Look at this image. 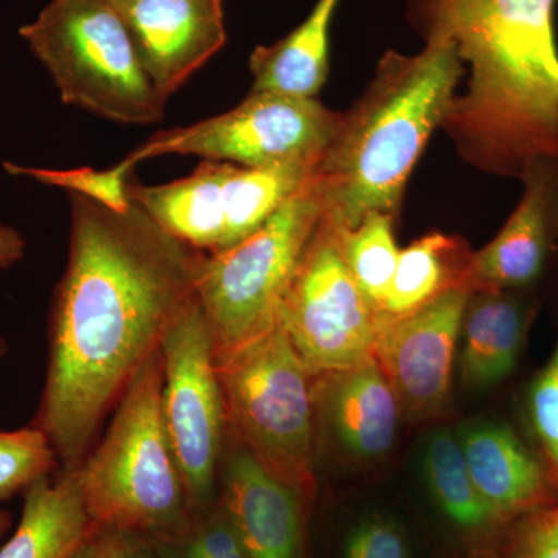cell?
I'll list each match as a JSON object with an SVG mask.
<instances>
[{
    "label": "cell",
    "mask_w": 558,
    "mask_h": 558,
    "mask_svg": "<svg viewBox=\"0 0 558 558\" xmlns=\"http://www.w3.org/2000/svg\"><path fill=\"white\" fill-rule=\"evenodd\" d=\"M340 0H318L295 31L250 57L252 92L317 98L329 75V31Z\"/></svg>",
    "instance_id": "cell-20"
},
{
    "label": "cell",
    "mask_w": 558,
    "mask_h": 558,
    "mask_svg": "<svg viewBox=\"0 0 558 558\" xmlns=\"http://www.w3.org/2000/svg\"><path fill=\"white\" fill-rule=\"evenodd\" d=\"M322 207L312 179L259 230L233 247L205 255L196 296L215 341L216 359L278 323V311Z\"/></svg>",
    "instance_id": "cell-7"
},
{
    "label": "cell",
    "mask_w": 558,
    "mask_h": 558,
    "mask_svg": "<svg viewBox=\"0 0 558 558\" xmlns=\"http://www.w3.org/2000/svg\"><path fill=\"white\" fill-rule=\"evenodd\" d=\"M11 524V515L7 510L0 509V537L9 531Z\"/></svg>",
    "instance_id": "cell-33"
},
{
    "label": "cell",
    "mask_w": 558,
    "mask_h": 558,
    "mask_svg": "<svg viewBox=\"0 0 558 558\" xmlns=\"http://www.w3.org/2000/svg\"><path fill=\"white\" fill-rule=\"evenodd\" d=\"M384 322V312L349 274L336 234L319 219L278 311L293 348L317 376L340 373L374 359Z\"/></svg>",
    "instance_id": "cell-11"
},
{
    "label": "cell",
    "mask_w": 558,
    "mask_h": 558,
    "mask_svg": "<svg viewBox=\"0 0 558 558\" xmlns=\"http://www.w3.org/2000/svg\"><path fill=\"white\" fill-rule=\"evenodd\" d=\"M109 2H110V0H109Z\"/></svg>",
    "instance_id": "cell-35"
},
{
    "label": "cell",
    "mask_w": 558,
    "mask_h": 558,
    "mask_svg": "<svg viewBox=\"0 0 558 558\" xmlns=\"http://www.w3.org/2000/svg\"><path fill=\"white\" fill-rule=\"evenodd\" d=\"M520 182L523 194L505 227L486 247L473 252L470 293L523 292L545 270L550 247L558 238V163L535 165Z\"/></svg>",
    "instance_id": "cell-14"
},
{
    "label": "cell",
    "mask_w": 558,
    "mask_h": 558,
    "mask_svg": "<svg viewBox=\"0 0 558 558\" xmlns=\"http://www.w3.org/2000/svg\"><path fill=\"white\" fill-rule=\"evenodd\" d=\"M343 112L317 98L250 92L236 108L190 126L156 132L128 156L132 163L180 154L247 168L314 170L339 131Z\"/></svg>",
    "instance_id": "cell-8"
},
{
    "label": "cell",
    "mask_w": 558,
    "mask_h": 558,
    "mask_svg": "<svg viewBox=\"0 0 558 558\" xmlns=\"http://www.w3.org/2000/svg\"><path fill=\"white\" fill-rule=\"evenodd\" d=\"M150 543L163 558H250L219 502L178 537Z\"/></svg>",
    "instance_id": "cell-26"
},
{
    "label": "cell",
    "mask_w": 558,
    "mask_h": 558,
    "mask_svg": "<svg viewBox=\"0 0 558 558\" xmlns=\"http://www.w3.org/2000/svg\"><path fill=\"white\" fill-rule=\"evenodd\" d=\"M498 558H558V501L508 524Z\"/></svg>",
    "instance_id": "cell-28"
},
{
    "label": "cell",
    "mask_w": 558,
    "mask_h": 558,
    "mask_svg": "<svg viewBox=\"0 0 558 558\" xmlns=\"http://www.w3.org/2000/svg\"><path fill=\"white\" fill-rule=\"evenodd\" d=\"M205 253L132 202L124 211L70 194L68 266L54 290L49 355L32 424L60 469L78 468L102 424L180 311Z\"/></svg>",
    "instance_id": "cell-1"
},
{
    "label": "cell",
    "mask_w": 558,
    "mask_h": 558,
    "mask_svg": "<svg viewBox=\"0 0 558 558\" xmlns=\"http://www.w3.org/2000/svg\"><path fill=\"white\" fill-rule=\"evenodd\" d=\"M27 242L13 227L0 223V270L10 269L25 256Z\"/></svg>",
    "instance_id": "cell-31"
},
{
    "label": "cell",
    "mask_w": 558,
    "mask_h": 558,
    "mask_svg": "<svg viewBox=\"0 0 558 558\" xmlns=\"http://www.w3.org/2000/svg\"><path fill=\"white\" fill-rule=\"evenodd\" d=\"M472 248L458 234L433 233L400 250L395 278L381 312L407 317L451 290H469Z\"/></svg>",
    "instance_id": "cell-21"
},
{
    "label": "cell",
    "mask_w": 558,
    "mask_h": 558,
    "mask_svg": "<svg viewBox=\"0 0 558 558\" xmlns=\"http://www.w3.org/2000/svg\"><path fill=\"white\" fill-rule=\"evenodd\" d=\"M422 461L429 492L451 523L468 531L498 526L476 492L458 436L449 429L433 433Z\"/></svg>",
    "instance_id": "cell-22"
},
{
    "label": "cell",
    "mask_w": 558,
    "mask_h": 558,
    "mask_svg": "<svg viewBox=\"0 0 558 558\" xmlns=\"http://www.w3.org/2000/svg\"><path fill=\"white\" fill-rule=\"evenodd\" d=\"M465 68L449 43L416 54L387 51L312 175L330 229H355L371 213L398 219L407 182L440 128Z\"/></svg>",
    "instance_id": "cell-3"
},
{
    "label": "cell",
    "mask_w": 558,
    "mask_h": 558,
    "mask_svg": "<svg viewBox=\"0 0 558 558\" xmlns=\"http://www.w3.org/2000/svg\"><path fill=\"white\" fill-rule=\"evenodd\" d=\"M469 299L468 290H451L407 317L385 315L374 360L410 416L432 417L446 409Z\"/></svg>",
    "instance_id": "cell-12"
},
{
    "label": "cell",
    "mask_w": 558,
    "mask_h": 558,
    "mask_svg": "<svg viewBox=\"0 0 558 558\" xmlns=\"http://www.w3.org/2000/svg\"><path fill=\"white\" fill-rule=\"evenodd\" d=\"M395 223L396 218L392 216L371 213L352 230L337 231L328 226L339 241L349 274L380 311L387 300L400 255Z\"/></svg>",
    "instance_id": "cell-23"
},
{
    "label": "cell",
    "mask_w": 558,
    "mask_h": 558,
    "mask_svg": "<svg viewBox=\"0 0 558 558\" xmlns=\"http://www.w3.org/2000/svg\"><path fill=\"white\" fill-rule=\"evenodd\" d=\"M458 439L476 492L498 526L558 501L542 458L508 425L470 422Z\"/></svg>",
    "instance_id": "cell-16"
},
{
    "label": "cell",
    "mask_w": 558,
    "mask_h": 558,
    "mask_svg": "<svg viewBox=\"0 0 558 558\" xmlns=\"http://www.w3.org/2000/svg\"><path fill=\"white\" fill-rule=\"evenodd\" d=\"M60 470L49 438L31 424L0 429V501L27 490L36 481Z\"/></svg>",
    "instance_id": "cell-24"
},
{
    "label": "cell",
    "mask_w": 558,
    "mask_h": 558,
    "mask_svg": "<svg viewBox=\"0 0 558 558\" xmlns=\"http://www.w3.org/2000/svg\"><path fill=\"white\" fill-rule=\"evenodd\" d=\"M161 416L194 519L215 508L227 432L215 341L197 296L180 311L160 343Z\"/></svg>",
    "instance_id": "cell-10"
},
{
    "label": "cell",
    "mask_w": 558,
    "mask_h": 558,
    "mask_svg": "<svg viewBox=\"0 0 558 558\" xmlns=\"http://www.w3.org/2000/svg\"><path fill=\"white\" fill-rule=\"evenodd\" d=\"M161 387L157 351L121 396L105 435L75 469L95 526L148 542L178 537L194 520L161 416Z\"/></svg>",
    "instance_id": "cell-4"
},
{
    "label": "cell",
    "mask_w": 558,
    "mask_h": 558,
    "mask_svg": "<svg viewBox=\"0 0 558 558\" xmlns=\"http://www.w3.org/2000/svg\"><path fill=\"white\" fill-rule=\"evenodd\" d=\"M126 535L98 527L75 558H124Z\"/></svg>",
    "instance_id": "cell-30"
},
{
    "label": "cell",
    "mask_w": 558,
    "mask_h": 558,
    "mask_svg": "<svg viewBox=\"0 0 558 558\" xmlns=\"http://www.w3.org/2000/svg\"><path fill=\"white\" fill-rule=\"evenodd\" d=\"M10 347L9 341L3 339L2 336H0V362H2L3 357H5L7 354H9Z\"/></svg>",
    "instance_id": "cell-34"
},
{
    "label": "cell",
    "mask_w": 558,
    "mask_h": 558,
    "mask_svg": "<svg viewBox=\"0 0 558 558\" xmlns=\"http://www.w3.org/2000/svg\"><path fill=\"white\" fill-rule=\"evenodd\" d=\"M97 529L75 469H60L24 492L20 524L0 558H75Z\"/></svg>",
    "instance_id": "cell-19"
},
{
    "label": "cell",
    "mask_w": 558,
    "mask_h": 558,
    "mask_svg": "<svg viewBox=\"0 0 558 558\" xmlns=\"http://www.w3.org/2000/svg\"><path fill=\"white\" fill-rule=\"evenodd\" d=\"M20 33L65 105L120 124L163 119L167 101L109 0H51Z\"/></svg>",
    "instance_id": "cell-6"
},
{
    "label": "cell",
    "mask_w": 558,
    "mask_h": 558,
    "mask_svg": "<svg viewBox=\"0 0 558 558\" xmlns=\"http://www.w3.org/2000/svg\"><path fill=\"white\" fill-rule=\"evenodd\" d=\"M318 400L330 429L349 453L380 458L395 446L402 405L376 360L319 376Z\"/></svg>",
    "instance_id": "cell-17"
},
{
    "label": "cell",
    "mask_w": 558,
    "mask_h": 558,
    "mask_svg": "<svg viewBox=\"0 0 558 558\" xmlns=\"http://www.w3.org/2000/svg\"><path fill=\"white\" fill-rule=\"evenodd\" d=\"M124 558H163L159 550L154 548L153 543L148 539L132 537L126 535V549H124Z\"/></svg>",
    "instance_id": "cell-32"
},
{
    "label": "cell",
    "mask_w": 558,
    "mask_h": 558,
    "mask_svg": "<svg viewBox=\"0 0 558 558\" xmlns=\"http://www.w3.org/2000/svg\"><path fill=\"white\" fill-rule=\"evenodd\" d=\"M343 558H413L405 532L387 517L374 515L352 529Z\"/></svg>",
    "instance_id": "cell-29"
},
{
    "label": "cell",
    "mask_w": 558,
    "mask_h": 558,
    "mask_svg": "<svg viewBox=\"0 0 558 558\" xmlns=\"http://www.w3.org/2000/svg\"><path fill=\"white\" fill-rule=\"evenodd\" d=\"M527 413L538 442L539 458L558 494V343L545 368L532 381Z\"/></svg>",
    "instance_id": "cell-27"
},
{
    "label": "cell",
    "mask_w": 558,
    "mask_h": 558,
    "mask_svg": "<svg viewBox=\"0 0 558 558\" xmlns=\"http://www.w3.org/2000/svg\"><path fill=\"white\" fill-rule=\"evenodd\" d=\"M300 167L247 168L204 160L186 178L143 185L130 182L132 202L168 233L205 255L233 247L259 230L311 182Z\"/></svg>",
    "instance_id": "cell-9"
},
{
    "label": "cell",
    "mask_w": 558,
    "mask_h": 558,
    "mask_svg": "<svg viewBox=\"0 0 558 558\" xmlns=\"http://www.w3.org/2000/svg\"><path fill=\"white\" fill-rule=\"evenodd\" d=\"M227 428L271 475L310 501L318 377L281 325L216 359Z\"/></svg>",
    "instance_id": "cell-5"
},
{
    "label": "cell",
    "mask_w": 558,
    "mask_h": 558,
    "mask_svg": "<svg viewBox=\"0 0 558 558\" xmlns=\"http://www.w3.org/2000/svg\"><path fill=\"white\" fill-rule=\"evenodd\" d=\"M534 306L521 292L470 293L461 326V377L470 388L487 389L512 374L526 340Z\"/></svg>",
    "instance_id": "cell-18"
},
{
    "label": "cell",
    "mask_w": 558,
    "mask_h": 558,
    "mask_svg": "<svg viewBox=\"0 0 558 558\" xmlns=\"http://www.w3.org/2000/svg\"><path fill=\"white\" fill-rule=\"evenodd\" d=\"M556 0H409L425 44L449 43L468 75L440 130L476 170L521 180L558 163Z\"/></svg>",
    "instance_id": "cell-2"
},
{
    "label": "cell",
    "mask_w": 558,
    "mask_h": 558,
    "mask_svg": "<svg viewBox=\"0 0 558 558\" xmlns=\"http://www.w3.org/2000/svg\"><path fill=\"white\" fill-rule=\"evenodd\" d=\"M250 558H303L306 499L234 447L218 499Z\"/></svg>",
    "instance_id": "cell-15"
},
{
    "label": "cell",
    "mask_w": 558,
    "mask_h": 558,
    "mask_svg": "<svg viewBox=\"0 0 558 558\" xmlns=\"http://www.w3.org/2000/svg\"><path fill=\"white\" fill-rule=\"evenodd\" d=\"M165 101L227 40L222 0H110Z\"/></svg>",
    "instance_id": "cell-13"
},
{
    "label": "cell",
    "mask_w": 558,
    "mask_h": 558,
    "mask_svg": "<svg viewBox=\"0 0 558 558\" xmlns=\"http://www.w3.org/2000/svg\"><path fill=\"white\" fill-rule=\"evenodd\" d=\"M135 165L130 159L121 160L110 170L73 168V170H49V168L21 167L5 161L3 168L10 175H22L38 180L47 186H57L70 194L87 197L105 207L124 211L132 205L130 197V174Z\"/></svg>",
    "instance_id": "cell-25"
}]
</instances>
